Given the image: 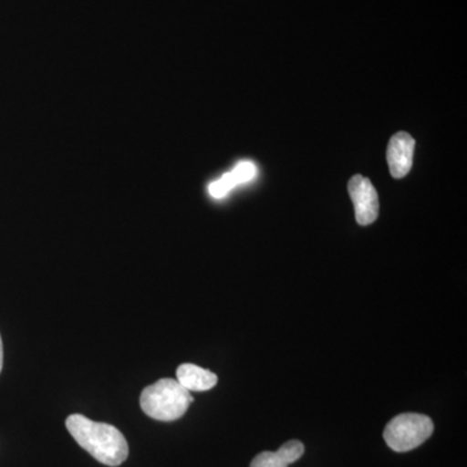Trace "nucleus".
<instances>
[{
  "label": "nucleus",
  "mask_w": 467,
  "mask_h": 467,
  "mask_svg": "<svg viewBox=\"0 0 467 467\" xmlns=\"http://www.w3.org/2000/svg\"><path fill=\"white\" fill-rule=\"evenodd\" d=\"M67 429L79 447L103 465L119 466L128 459V441L115 426L94 422L82 414H72L67 417Z\"/></svg>",
  "instance_id": "nucleus-1"
},
{
  "label": "nucleus",
  "mask_w": 467,
  "mask_h": 467,
  "mask_svg": "<svg viewBox=\"0 0 467 467\" xmlns=\"http://www.w3.org/2000/svg\"><path fill=\"white\" fill-rule=\"evenodd\" d=\"M256 175V167L252 162H241L233 171L223 175L209 186V192L213 198L220 199L227 195L234 187L248 182Z\"/></svg>",
  "instance_id": "nucleus-8"
},
{
  "label": "nucleus",
  "mask_w": 467,
  "mask_h": 467,
  "mask_svg": "<svg viewBox=\"0 0 467 467\" xmlns=\"http://www.w3.org/2000/svg\"><path fill=\"white\" fill-rule=\"evenodd\" d=\"M434 432V422L425 414H399L389 420L383 432L384 441L399 453L416 450Z\"/></svg>",
  "instance_id": "nucleus-3"
},
{
  "label": "nucleus",
  "mask_w": 467,
  "mask_h": 467,
  "mask_svg": "<svg viewBox=\"0 0 467 467\" xmlns=\"http://www.w3.org/2000/svg\"><path fill=\"white\" fill-rule=\"evenodd\" d=\"M348 192L355 205L356 221L358 225H371L379 214V199L376 187L368 178L356 174L350 178Z\"/></svg>",
  "instance_id": "nucleus-4"
},
{
  "label": "nucleus",
  "mask_w": 467,
  "mask_h": 467,
  "mask_svg": "<svg viewBox=\"0 0 467 467\" xmlns=\"http://www.w3.org/2000/svg\"><path fill=\"white\" fill-rule=\"evenodd\" d=\"M306 447L299 441H290L276 451H263L252 460L250 467H288L304 454Z\"/></svg>",
  "instance_id": "nucleus-6"
},
{
  "label": "nucleus",
  "mask_w": 467,
  "mask_h": 467,
  "mask_svg": "<svg viewBox=\"0 0 467 467\" xmlns=\"http://www.w3.org/2000/svg\"><path fill=\"white\" fill-rule=\"evenodd\" d=\"M3 368V343H2V337H0V371H2Z\"/></svg>",
  "instance_id": "nucleus-9"
},
{
  "label": "nucleus",
  "mask_w": 467,
  "mask_h": 467,
  "mask_svg": "<svg viewBox=\"0 0 467 467\" xmlns=\"http://www.w3.org/2000/svg\"><path fill=\"white\" fill-rule=\"evenodd\" d=\"M192 402L193 398L190 392L171 378L150 384L140 395V407L144 413L161 422L180 420Z\"/></svg>",
  "instance_id": "nucleus-2"
},
{
  "label": "nucleus",
  "mask_w": 467,
  "mask_h": 467,
  "mask_svg": "<svg viewBox=\"0 0 467 467\" xmlns=\"http://www.w3.org/2000/svg\"><path fill=\"white\" fill-rule=\"evenodd\" d=\"M177 380L189 392H204L216 387L218 378L207 368L182 364L177 368Z\"/></svg>",
  "instance_id": "nucleus-7"
},
{
  "label": "nucleus",
  "mask_w": 467,
  "mask_h": 467,
  "mask_svg": "<svg viewBox=\"0 0 467 467\" xmlns=\"http://www.w3.org/2000/svg\"><path fill=\"white\" fill-rule=\"evenodd\" d=\"M414 149H416V140L405 131L396 133L389 140L387 147V161H389V171L396 180L404 178L410 171Z\"/></svg>",
  "instance_id": "nucleus-5"
}]
</instances>
